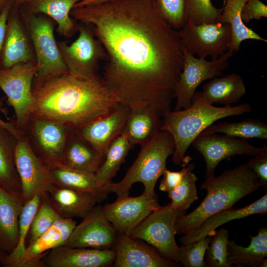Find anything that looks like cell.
Returning a JSON list of instances; mask_svg holds the SVG:
<instances>
[{"label":"cell","mask_w":267,"mask_h":267,"mask_svg":"<svg viewBox=\"0 0 267 267\" xmlns=\"http://www.w3.org/2000/svg\"><path fill=\"white\" fill-rule=\"evenodd\" d=\"M70 15L92 26L107 55L101 79L120 103L149 105L162 117L171 110L183 46L154 0H111L74 7Z\"/></svg>","instance_id":"obj_1"},{"label":"cell","mask_w":267,"mask_h":267,"mask_svg":"<svg viewBox=\"0 0 267 267\" xmlns=\"http://www.w3.org/2000/svg\"><path fill=\"white\" fill-rule=\"evenodd\" d=\"M31 114L74 128L113 111L120 103L101 76L78 79L66 73L33 86Z\"/></svg>","instance_id":"obj_2"},{"label":"cell","mask_w":267,"mask_h":267,"mask_svg":"<svg viewBox=\"0 0 267 267\" xmlns=\"http://www.w3.org/2000/svg\"><path fill=\"white\" fill-rule=\"evenodd\" d=\"M261 186L259 179L247 163L224 171L219 176L205 179L200 186L207 191L205 198L191 213L178 216L176 234H185L211 215L232 207Z\"/></svg>","instance_id":"obj_3"},{"label":"cell","mask_w":267,"mask_h":267,"mask_svg":"<svg viewBox=\"0 0 267 267\" xmlns=\"http://www.w3.org/2000/svg\"><path fill=\"white\" fill-rule=\"evenodd\" d=\"M251 111L248 103L234 106H214L204 99L201 91H196L189 107L178 111L171 110L162 117L161 130L169 132L174 141L173 162L176 165L186 166L191 159L185 156L189 146L198 135L215 122Z\"/></svg>","instance_id":"obj_4"},{"label":"cell","mask_w":267,"mask_h":267,"mask_svg":"<svg viewBox=\"0 0 267 267\" xmlns=\"http://www.w3.org/2000/svg\"><path fill=\"white\" fill-rule=\"evenodd\" d=\"M175 143L171 134L161 131L150 141L141 146L138 155L123 178L118 182H110L111 192L117 197L129 195L133 185L141 182L145 195L157 197L155 187L159 178L166 169L168 158L175 150Z\"/></svg>","instance_id":"obj_5"},{"label":"cell","mask_w":267,"mask_h":267,"mask_svg":"<svg viewBox=\"0 0 267 267\" xmlns=\"http://www.w3.org/2000/svg\"><path fill=\"white\" fill-rule=\"evenodd\" d=\"M21 19L33 44L37 67L33 86L69 73L55 39L51 21L40 14L24 12Z\"/></svg>","instance_id":"obj_6"},{"label":"cell","mask_w":267,"mask_h":267,"mask_svg":"<svg viewBox=\"0 0 267 267\" xmlns=\"http://www.w3.org/2000/svg\"><path fill=\"white\" fill-rule=\"evenodd\" d=\"M77 30L75 41L70 44L58 42V47L70 74L82 80L92 79L98 75L99 64L107 55L89 24L81 22Z\"/></svg>","instance_id":"obj_7"},{"label":"cell","mask_w":267,"mask_h":267,"mask_svg":"<svg viewBox=\"0 0 267 267\" xmlns=\"http://www.w3.org/2000/svg\"><path fill=\"white\" fill-rule=\"evenodd\" d=\"M37 69L36 62L20 63L7 69L0 68V88L14 111L17 129L23 133L31 114L33 84Z\"/></svg>","instance_id":"obj_8"},{"label":"cell","mask_w":267,"mask_h":267,"mask_svg":"<svg viewBox=\"0 0 267 267\" xmlns=\"http://www.w3.org/2000/svg\"><path fill=\"white\" fill-rule=\"evenodd\" d=\"M179 215L170 203L160 206L139 224L130 236L152 246L165 259L179 264V247L175 239V223Z\"/></svg>","instance_id":"obj_9"},{"label":"cell","mask_w":267,"mask_h":267,"mask_svg":"<svg viewBox=\"0 0 267 267\" xmlns=\"http://www.w3.org/2000/svg\"><path fill=\"white\" fill-rule=\"evenodd\" d=\"M183 52V69L176 86L174 111L186 109L191 105L196 89L203 82L223 76L222 72L229 66L228 59L234 54L228 50L219 58L209 61L196 57L184 46Z\"/></svg>","instance_id":"obj_10"},{"label":"cell","mask_w":267,"mask_h":267,"mask_svg":"<svg viewBox=\"0 0 267 267\" xmlns=\"http://www.w3.org/2000/svg\"><path fill=\"white\" fill-rule=\"evenodd\" d=\"M178 31L186 50L198 58L216 59L228 50L231 29L227 23L217 22L195 25L186 23Z\"/></svg>","instance_id":"obj_11"},{"label":"cell","mask_w":267,"mask_h":267,"mask_svg":"<svg viewBox=\"0 0 267 267\" xmlns=\"http://www.w3.org/2000/svg\"><path fill=\"white\" fill-rule=\"evenodd\" d=\"M191 145L203 156L206 164L205 179L215 176L222 161L237 155L255 156L267 151V147H257L246 139L218 133L200 134Z\"/></svg>","instance_id":"obj_12"},{"label":"cell","mask_w":267,"mask_h":267,"mask_svg":"<svg viewBox=\"0 0 267 267\" xmlns=\"http://www.w3.org/2000/svg\"><path fill=\"white\" fill-rule=\"evenodd\" d=\"M15 162L25 203L36 195L49 191L53 183L48 166L33 150L25 134L18 140Z\"/></svg>","instance_id":"obj_13"},{"label":"cell","mask_w":267,"mask_h":267,"mask_svg":"<svg viewBox=\"0 0 267 267\" xmlns=\"http://www.w3.org/2000/svg\"><path fill=\"white\" fill-rule=\"evenodd\" d=\"M72 128L31 115L24 133L34 152L49 163L60 161Z\"/></svg>","instance_id":"obj_14"},{"label":"cell","mask_w":267,"mask_h":267,"mask_svg":"<svg viewBox=\"0 0 267 267\" xmlns=\"http://www.w3.org/2000/svg\"><path fill=\"white\" fill-rule=\"evenodd\" d=\"M117 235L118 232L105 216L102 206L96 204L76 224L65 245L76 248L113 249Z\"/></svg>","instance_id":"obj_15"},{"label":"cell","mask_w":267,"mask_h":267,"mask_svg":"<svg viewBox=\"0 0 267 267\" xmlns=\"http://www.w3.org/2000/svg\"><path fill=\"white\" fill-rule=\"evenodd\" d=\"M160 206L157 197L142 193L136 197H117L116 201L105 204L102 209L118 233L130 235L139 224Z\"/></svg>","instance_id":"obj_16"},{"label":"cell","mask_w":267,"mask_h":267,"mask_svg":"<svg viewBox=\"0 0 267 267\" xmlns=\"http://www.w3.org/2000/svg\"><path fill=\"white\" fill-rule=\"evenodd\" d=\"M129 112V107L119 103L108 114L74 129L105 157L111 143L123 134Z\"/></svg>","instance_id":"obj_17"},{"label":"cell","mask_w":267,"mask_h":267,"mask_svg":"<svg viewBox=\"0 0 267 267\" xmlns=\"http://www.w3.org/2000/svg\"><path fill=\"white\" fill-rule=\"evenodd\" d=\"M113 249L114 267H175L179 264L165 259L143 240L125 234L118 233Z\"/></svg>","instance_id":"obj_18"},{"label":"cell","mask_w":267,"mask_h":267,"mask_svg":"<svg viewBox=\"0 0 267 267\" xmlns=\"http://www.w3.org/2000/svg\"><path fill=\"white\" fill-rule=\"evenodd\" d=\"M77 224L71 218L60 217L42 234L27 245L16 267H46L43 258L50 250L65 245Z\"/></svg>","instance_id":"obj_19"},{"label":"cell","mask_w":267,"mask_h":267,"mask_svg":"<svg viewBox=\"0 0 267 267\" xmlns=\"http://www.w3.org/2000/svg\"><path fill=\"white\" fill-rule=\"evenodd\" d=\"M27 34L19 14V8L12 5L0 54V69H7L20 63L36 62Z\"/></svg>","instance_id":"obj_20"},{"label":"cell","mask_w":267,"mask_h":267,"mask_svg":"<svg viewBox=\"0 0 267 267\" xmlns=\"http://www.w3.org/2000/svg\"><path fill=\"white\" fill-rule=\"evenodd\" d=\"M114 249L99 250L62 245L49 251L43 258L46 267H107L113 265Z\"/></svg>","instance_id":"obj_21"},{"label":"cell","mask_w":267,"mask_h":267,"mask_svg":"<svg viewBox=\"0 0 267 267\" xmlns=\"http://www.w3.org/2000/svg\"><path fill=\"white\" fill-rule=\"evenodd\" d=\"M267 213V194L257 200L240 208H230L215 213L206 218L194 228L179 238L181 244H187L207 236H212L216 229L230 221L245 218L255 214Z\"/></svg>","instance_id":"obj_22"},{"label":"cell","mask_w":267,"mask_h":267,"mask_svg":"<svg viewBox=\"0 0 267 267\" xmlns=\"http://www.w3.org/2000/svg\"><path fill=\"white\" fill-rule=\"evenodd\" d=\"M53 184L87 192L93 195L98 203L105 200L111 193L109 183H102L94 174L69 168L60 161L46 163Z\"/></svg>","instance_id":"obj_23"},{"label":"cell","mask_w":267,"mask_h":267,"mask_svg":"<svg viewBox=\"0 0 267 267\" xmlns=\"http://www.w3.org/2000/svg\"><path fill=\"white\" fill-rule=\"evenodd\" d=\"M25 203L18 193L0 185V248L10 253L19 239V219Z\"/></svg>","instance_id":"obj_24"},{"label":"cell","mask_w":267,"mask_h":267,"mask_svg":"<svg viewBox=\"0 0 267 267\" xmlns=\"http://www.w3.org/2000/svg\"><path fill=\"white\" fill-rule=\"evenodd\" d=\"M129 108V114L122 134L133 147L136 144L142 146L161 131L162 116L149 105Z\"/></svg>","instance_id":"obj_25"},{"label":"cell","mask_w":267,"mask_h":267,"mask_svg":"<svg viewBox=\"0 0 267 267\" xmlns=\"http://www.w3.org/2000/svg\"><path fill=\"white\" fill-rule=\"evenodd\" d=\"M105 159L88 141L72 128L60 162L81 171L94 174Z\"/></svg>","instance_id":"obj_26"},{"label":"cell","mask_w":267,"mask_h":267,"mask_svg":"<svg viewBox=\"0 0 267 267\" xmlns=\"http://www.w3.org/2000/svg\"><path fill=\"white\" fill-rule=\"evenodd\" d=\"M47 193L62 218L83 219L98 203L95 197L89 193L54 184Z\"/></svg>","instance_id":"obj_27"},{"label":"cell","mask_w":267,"mask_h":267,"mask_svg":"<svg viewBox=\"0 0 267 267\" xmlns=\"http://www.w3.org/2000/svg\"><path fill=\"white\" fill-rule=\"evenodd\" d=\"M82 0H27L21 6L22 12L34 14H44L57 24L58 34L66 38L72 36L78 25L71 18L70 13ZM19 7V8H20Z\"/></svg>","instance_id":"obj_28"},{"label":"cell","mask_w":267,"mask_h":267,"mask_svg":"<svg viewBox=\"0 0 267 267\" xmlns=\"http://www.w3.org/2000/svg\"><path fill=\"white\" fill-rule=\"evenodd\" d=\"M201 93L211 104L231 106L245 94L246 87L240 75L232 73L220 78H214L204 84Z\"/></svg>","instance_id":"obj_29"},{"label":"cell","mask_w":267,"mask_h":267,"mask_svg":"<svg viewBox=\"0 0 267 267\" xmlns=\"http://www.w3.org/2000/svg\"><path fill=\"white\" fill-rule=\"evenodd\" d=\"M267 256V228H261L256 236L251 237L249 245L244 247L229 240L227 245V262L238 267H261Z\"/></svg>","instance_id":"obj_30"},{"label":"cell","mask_w":267,"mask_h":267,"mask_svg":"<svg viewBox=\"0 0 267 267\" xmlns=\"http://www.w3.org/2000/svg\"><path fill=\"white\" fill-rule=\"evenodd\" d=\"M18 140L10 131L0 126V185L21 194V185L15 162Z\"/></svg>","instance_id":"obj_31"},{"label":"cell","mask_w":267,"mask_h":267,"mask_svg":"<svg viewBox=\"0 0 267 267\" xmlns=\"http://www.w3.org/2000/svg\"><path fill=\"white\" fill-rule=\"evenodd\" d=\"M247 0H225L222 9L219 22L227 23L231 29V41L228 50L238 51L241 43L246 40H255L267 43L252 29L247 27L242 20L241 14L244 3Z\"/></svg>","instance_id":"obj_32"},{"label":"cell","mask_w":267,"mask_h":267,"mask_svg":"<svg viewBox=\"0 0 267 267\" xmlns=\"http://www.w3.org/2000/svg\"><path fill=\"white\" fill-rule=\"evenodd\" d=\"M43 194H37L24 204L19 219V239L14 250L3 260L2 267H16L26 248V241L32 221L41 202Z\"/></svg>","instance_id":"obj_33"},{"label":"cell","mask_w":267,"mask_h":267,"mask_svg":"<svg viewBox=\"0 0 267 267\" xmlns=\"http://www.w3.org/2000/svg\"><path fill=\"white\" fill-rule=\"evenodd\" d=\"M212 133L223 134L246 139L259 138L265 140L267 139V125L265 122L254 119L235 123L223 122L211 125L200 134Z\"/></svg>","instance_id":"obj_34"},{"label":"cell","mask_w":267,"mask_h":267,"mask_svg":"<svg viewBox=\"0 0 267 267\" xmlns=\"http://www.w3.org/2000/svg\"><path fill=\"white\" fill-rule=\"evenodd\" d=\"M133 148L123 134L114 140L106 151L103 162L95 173L97 180L103 184L111 182Z\"/></svg>","instance_id":"obj_35"},{"label":"cell","mask_w":267,"mask_h":267,"mask_svg":"<svg viewBox=\"0 0 267 267\" xmlns=\"http://www.w3.org/2000/svg\"><path fill=\"white\" fill-rule=\"evenodd\" d=\"M193 170H189L180 183L168 193L171 199V207L180 214L198 199L196 186L197 178L192 172Z\"/></svg>","instance_id":"obj_36"},{"label":"cell","mask_w":267,"mask_h":267,"mask_svg":"<svg viewBox=\"0 0 267 267\" xmlns=\"http://www.w3.org/2000/svg\"><path fill=\"white\" fill-rule=\"evenodd\" d=\"M221 13L222 9L215 7L211 0H185V23L201 25L219 22Z\"/></svg>","instance_id":"obj_37"},{"label":"cell","mask_w":267,"mask_h":267,"mask_svg":"<svg viewBox=\"0 0 267 267\" xmlns=\"http://www.w3.org/2000/svg\"><path fill=\"white\" fill-rule=\"evenodd\" d=\"M60 217L48 193L43 194L41 204L31 226L28 244L45 232Z\"/></svg>","instance_id":"obj_38"},{"label":"cell","mask_w":267,"mask_h":267,"mask_svg":"<svg viewBox=\"0 0 267 267\" xmlns=\"http://www.w3.org/2000/svg\"><path fill=\"white\" fill-rule=\"evenodd\" d=\"M229 233L227 229L216 230L206 251L205 261L208 267H230L227 262Z\"/></svg>","instance_id":"obj_39"},{"label":"cell","mask_w":267,"mask_h":267,"mask_svg":"<svg viewBox=\"0 0 267 267\" xmlns=\"http://www.w3.org/2000/svg\"><path fill=\"white\" fill-rule=\"evenodd\" d=\"M211 240L207 236L187 244H181L178 252V262L185 267H205L206 251Z\"/></svg>","instance_id":"obj_40"},{"label":"cell","mask_w":267,"mask_h":267,"mask_svg":"<svg viewBox=\"0 0 267 267\" xmlns=\"http://www.w3.org/2000/svg\"><path fill=\"white\" fill-rule=\"evenodd\" d=\"M154 1L165 21L175 30H179L185 23V0H154Z\"/></svg>","instance_id":"obj_41"},{"label":"cell","mask_w":267,"mask_h":267,"mask_svg":"<svg viewBox=\"0 0 267 267\" xmlns=\"http://www.w3.org/2000/svg\"><path fill=\"white\" fill-rule=\"evenodd\" d=\"M194 168V164L191 163L188 166H182V169L179 171H172L167 169L164 171L163 178L161 181L159 189L161 191L169 192L181 182L187 172Z\"/></svg>","instance_id":"obj_42"},{"label":"cell","mask_w":267,"mask_h":267,"mask_svg":"<svg viewBox=\"0 0 267 267\" xmlns=\"http://www.w3.org/2000/svg\"><path fill=\"white\" fill-rule=\"evenodd\" d=\"M241 16L244 24L252 19L267 18V6L260 0H247L242 9Z\"/></svg>","instance_id":"obj_43"},{"label":"cell","mask_w":267,"mask_h":267,"mask_svg":"<svg viewBox=\"0 0 267 267\" xmlns=\"http://www.w3.org/2000/svg\"><path fill=\"white\" fill-rule=\"evenodd\" d=\"M247 164L255 174L265 189L267 187V151L254 156Z\"/></svg>","instance_id":"obj_44"},{"label":"cell","mask_w":267,"mask_h":267,"mask_svg":"<svg viewBox=\"0 0 267 267\" xmlns=\"http://www.w3.org/2000/svg\"><path fill=\"white\" fill-rule=\"evenodd\" d=\"M11 7L12 1L9 0L0 11V54L4 41L7 19Z\"/></svg>","instance_id":"obj_45"},{"label":"cell","mask_w":267,"mask_h":267,"mask_svg":"<svg viewBox=\"0 0 267 267\" xmlns=\"http://www.w3.org/2000/svg\"><path fill=\"white\" fill-rule=\"evenodd\" d=\"M1 103L0 102V110L1 109ZM0 126L7 129L10 131L18 139L21 138L24 133L18 130L16 126L14 120L10 122H5L0 118Z\"/></svg>","instance_id":"obj_46"},{"label":"cell","mask_w":267,"mask_h":267,"mask_svg":"<svg viewBox=\"0 0 267 267\" xmlns=\"http://www.w3.org/2000/svg\"><path fill=\"white\" fill-rule=\"evenodd\" d=\"M110 0H82L81 1L77 3L74 7L98 4L105 3Z\"/></svg>","instance_id":"obj_47"},{"label":"cell","mask_w":267,"mask_h":267,"mask_svg":"<svg viewBox=\"0 0 267 267\" xmlns=\"http://www.w3.org/2000/svg\"><path fill=\"white\" fill-rule=\"evenodd\" d=\"M11 0L12 1V6L19 8L27 0Z\"/></svg>","instance_id":"obj_48"},{"label":"cell","mask_w":267,"mask_h":267,"mask_svg":"<svg viewBox=\"0 0 267 267\" xmlns=\"http://www.w3.org/2000/svg\"><path fill=\"white\" fill-rule=\"evenodd\" d=\"M7 255V253L0 248V267L2 266L3 260Z\"/></svg>","instance_id":"obj_49"},{"label":"cell","mask_w":267,"mask_h":267,"mask_svg":"<svg viewBox=\"0 0 267 267\" xmlns=\"http://www.w3.org/2000/svg\"><path fill=\"white\" fill-rule=\"evenodd\" d=\"M9 0H0V8H2V7L9 1Z\"/></svg>","instance_id":"obj_50"},{"label":"cell","mask_w":267,"mask_h":267,"mask_svg":"<svg viewBox=\"0 0 267 267\" xmlns=\"http://www.w3.org/2000/svg\"><path fill=\"white\" fill-rule=\"evenodd\" d=\"M1 9H2V8H0V10H1Z\"/></svg>","instance_id":"obj_51"}]
</instances>
